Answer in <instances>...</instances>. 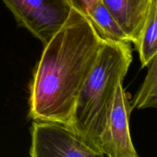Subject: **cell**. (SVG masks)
Here are the masks:
<instances>
[{
	"mask_svg": "<svg viewBox=\"0 0 157 157\" xmlns=\"http://www.w3.org/2000/svg\"><path fill=\"white\" fill-rule=\"evenodd\" d=\"M130 102L123 87L118 84L101 153L107 157H139L130 136L129 119Z\"/></svg>",
	"mask_w": 157,
	"mask_h": 157,
	"instance_id": "5",
	"label": "cell"
},
{
	"mask_svg": "<svg viewBox=\"0 0 157 157\" xmlns=\"http://www.w3.org/2000/svg\"><path fill=\"white\" fill-rule=\"evenodd\" d=\"M148 72L144 82L133 101V109L156 108L157 106V55L148 64Z\"/></svg>",
	"mask_w": 157,
	"mask_h": 157,
	"instance_id": "9",
	"label": "cell"
},
{
	"mask_svg": "<svg viewBox=\"0 0 157 157\" xmlns=\"http://www.w3.org/2000/svg\"><path fill=\"white\" fill-rule=\"evenodd\" d=\"M104 40L88 18L71 9L65 22L44 46L30 86L29 117L68 127L77 98Z\"/></svg>",
	"mask_w": 157,
	"mask_h": 157,
	"instance_id": "1",
	"label": "cell"
},
{
	"mask_svg": "<svg viewBox=\"0 0 157 157\" xmlns=\"http://www.w3.org/2000/svg\"><path fill=\"white\" fill-rule=\"evenodd\" d=\"M18 24L45 45L65 22L71 6L67 0H2Z\"/></svg>",
	"mask_w": 157,
	"mask_h": 157,
	"instance_id": "3",
	"label": "cell"
},
{
	"mask_svg": "<svg viewBox=\"0 0 157 157\" xmlns=\"http://www.w3.org/2000/svg\"><path fill=\"white\" fill-rule=\"evenodd\" d=\"M157 0H153L142 31L134 43L142 67H147L157 55Z\"/></svg>",
	"mask_w": 157,
	"mask_h": 157,
	"instance_id": "8",
	"label": "cell"
},
{
	"mask_svg": "<svg viewBox=\"0 0 157 157\" xmlns=\"http://www.w3.org/2000/svg\"><path fill=\"white\" fill-rule=\"evenodd\" d=\"M153 0H101L134 44L137 40Z\"/></svg>",
	"mask_w": 157,
	"mask_h": 157,
	"instance_id": "6",
	"label": "cell"
},
{
	"mask_svg": "<svg viewBox=\"0 0 157 157\" xmlns=\"http://www.w3.org/2000/svg\"><path fill=\"white\" fill-rule=\"evenodd\" d=\"M87 18L104 40L114 42H130L131 40L124 32L117 21L104 7L101 0L90 11Z\"/></svg>",
	"mask_w": 157,
	"mask_h": 157,
	"instance_id": "7",
	"label": "cell"
},
{
	"mask_svg": "<svg viewBox=\"0 0 157 157\" xmlns=\"http://www.w3.org/2000/svg\"><path fill=\"white\" fill-rule=\"evenodd\" d=\"M132 61L131 43L104 40L98 59L77 98L67 127L100 153L117 87L124 81Z\"/></svg>",
	"mask_w": 157,
	"mask_h": 157,
	"instance_id": "2",
	"label": "cell"
},
{
	"mask_svg": "<svg viewBox=\"0 0 157 157\" xmlns=\"http://www.w3.org/2000/svg\"><path fill=\"white\" fill-rule=\"evenodd\" d=\"M72 9L78 11L80 13L87 18L90 11L95 7L100 0H67Z\"/></svg>",
	"mask_w": 157,
	"mask_h": 157,
	"instance_id": "10",
	"label": "cell"
},
{
	"mask_svg": "<svg viewBox=\"0 0 157 157\" xmlns=\"http://www.w3.org/2000/svg\"><path fill=\"white\" fill-rule=\"evenodd\" d=\"M31 136V157H106L57 123L34 121Z\"/></svg>",
	"mask_w": 157,
	"mask_h": 157,
	"instance_id": "4",
	"label": "cell"
}]
</instances>
